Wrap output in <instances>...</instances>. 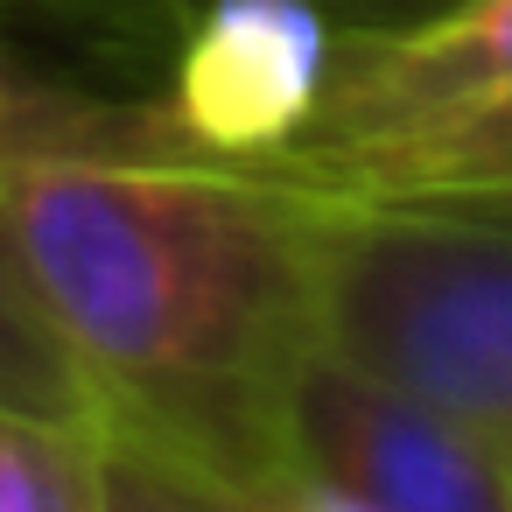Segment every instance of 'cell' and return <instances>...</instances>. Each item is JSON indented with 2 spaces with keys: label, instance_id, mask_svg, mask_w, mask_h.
I'll return each instance as SVG.
<instances>
[{
  "label": "cell",
  "instance_id": "cell-10",
  "mask_svg": "<svg viewBox=\"0 0 512 512\" xmlns=\"http://www.w3.org/2000/svg\"><path fill=\"white\" fill-rule=\"evenodd\" d=\"M99 470H106V512H239L197 470H183L162 449L113 435V428H99Z\"/></svg>",
  "mask_w": 512,
  "mask_h": 512
},
{
  "label": "cell",
  "instance_id": "cell-2",
  "mask_svg": "<svg viewBox=\"0 0 512 512\" xmlns=\"http://www.w3.org/2000/svg\"><path fill=\"white\" fill-rule=\"evenodd\" d=\"M302 204L316 344L512 449V218L309 190Z\"/></svg>",
  "mask_w": 512,
  "mask_h": 512
},
{
  "label": "cell",
  "instance_id": "cell-7",
  "mask_svg": "<svg viewBox=\"0 0 512 512\" xmlns=\"http://www.w3.org/2000/svg\"><path fill=\"white\" fill-rule=\"evenodd\" d=\"M85 148V155H190L155 99H92L43 78L0 29V155Z\"/></svg>",
  "mask_w": 512,
  "mask_h": 512
},
{
  "label": "cell",
  "instance_id": "cell-1",
  "mask_svg": "<svg viewBox=\"0 0 512 512\" xmlns=\"http://www.w3.org/2000/svg\"><path fill=\"white\" fill-rule=\"evenodd\" d=\"M0 232L99 428L225 498L295 470L288 379L316 344L309 204L253 162L0 155Z\"/></svg>",
  "mask_w": 512,
  "mask_h": 512
},
{
  "label": "cell",
  "instance_id": "cell-4",
  "mask_svg": "<svg viewBox=\"0 0 512 512\" xmlns=\"http://www.w3.org/2000/svg\"><path fill=\"white\" fill-rule=\"evenodd\" d=\"M330 57L337 29L316 0H197L155 106L204 162H267L316 120Z\"/></svg>",
  "mask_w": 512,
  "mask_h": 512
},
{
  "label": "cell",
  "instance_id": "cell-11",
  "mask_svg": "<svg viewBox=\"0 0 512 512\" xmlns=\"http://www.w3.org/2000/svg\"><path fill=\"white\" fill-rule=\"evenodd\" d=\"M169 8H197V0H169ZM316 8L330 15L337 36H386V29H414L442 8H456V0H316Z\"/></svg>",
  "mask_w": 512,
  "mask_h": 512
},
{
  "label": "cell",
  "instance_id": "cell-9",
  "mask_svg": "<svg viewBox=\"0 0 512 512\" xmlns=\"http://www.w3.org/2000/svg\"><path fill=\"white\" fill-rule=\"evenodd\" d=\"M0 512H106L99 435L0 407Z\"/></svg>",
  "mask_w": 512,
  "mask_h": 512
},
{
  "label": "cell",
  "instance_id": "cell-3",
  "mask_svg": "<svg viewBox=\"0 0 512 512\" xmlns=\"http://www.w3.org/2000/svg\"><path fill=\"white\" fill-rule=\"evenodd\" d=\"M288 456L372 512H512L505 442L330 344H309L288 379Z\"/></svg>",
  "mask_w": 512,
  "mask_h": 512
},
{
  "label": "cell",
  "instance_id": "cell-5",
  "mask_svg": "<svg viewBox=\"0 0 512 512\" xmlns=\"http://www.w3.org/2000/svg\"><path fill=\"white\" fill-rule=\"evenodd\" d=\"M512 85V0H456V8L386 29V36H337L316 120L295 148H344L428 127Z\"/></svg>",
  "mask_w": 512,
  "mask_h": 512
},
{
  "label": "cell",
  "instance_id": "cell-6",
  "mask_svg": "<svg viewBox=\"0 0 512 512\" xmlns=\"http://www.w3.org/2000/svg\"><path fill=\"white\" fill-rule=\"evenodd\" d=\"M309 197L337 204H414V211H498L512 218V85L407 134L344 148H281L253 162Z\"/></svg>",
  "mask_w": 512,
  "mask_h": 512
},
{
  "label": "cell",
  "instance_id": "cell-8",
  "mask_svg": "<svg viewBox=\"0 0 512 512\" xmlns=\"http://www.w3.org/2000/svg\"><path fill=\"white\" fill-rule=\"evenodd\" d=\"M0 407H22V414L71 421V428L99 435V407H92L64 337L50 330L36 288L22 281V267L8 253V232H0Z\"/></svg>",
  "mask_w": 512,
  "mask_h": 512
},
{
  "label": "cell",
  "instance_id": "cell-12",
  "mask_svg": "<svg viewBox=\"0 0 512 512\" xmlns=\"http://www.w3.org/2000/svg\"><path fill=\"white\" fill-rule=\"evenodd\" d=\"M232 505L239 512H372V505H358L351 491H337V484H323L309 470H288L281 484H267L253 498H232Z\"/></svg>",
  "mask_w": 512,
  "mask_h": 512
}]
</instances>
